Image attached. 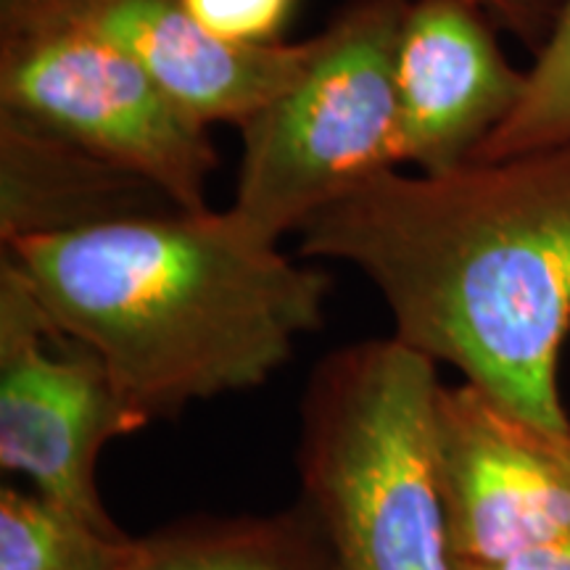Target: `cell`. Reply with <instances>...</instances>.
<instances>
[{"instance_id":"10","label":"cell","mask_w":570,"mask_h":570,"mask_svg":"<svg viewBox=\"0 0 570 570\" xmlns=\"http://www.w3.org/2000/svg\"><path fill=\"white\" fill-rule=\"evenodd\" d=\"M173 209L142 177L0 109V246Z\"/></svg>"},{"instance_id":"11","label":"cell","mask_w":570,"mask_h":570,"mask_svg":"<svg viewBox=\"0 0 570 570\" xmlns=\"http://www.w3.org/2000/svg\"><path fill=\"white\" fill-rule=\"evenodd\" d=\"M119 570H336L315 518L296 504L267 515L190 518L132 539Z\"/></svg>"},{"instance_id":"7","label":"cell","mask_w":570,"mask_h":570,"mask_svg":"<svg viewBox=\"0 0 570 570\" xmlns=\"http://www.w3.org/2000/svg\"><path fill=\"white\" fill-rule=\"evenodd\" d=\"M433 449L454 562L502 560L570 533V433L473 383H441Z\"/></svg>"},{"instance_id":"9","label":"cell","mask_w":570,"mask_h":570,"mask_svg":"<svg viewBox=\"0 0 570 570\" xmlns=\"http://www.w3.org/2000/svg\"><path fill=\"white\" fill-rule=\"evenodd\" d=\"M69 21L90 27L127 56L198 125L244 127L294 85L315 35L238 46L206 32L183 0H88Z\"/></svg>"},{"instance_id":"17","label":"cell","mask_w":570,"mask_h":570,"mask_svg":"<svg viewBox=\"0 0 570 570\" xmlns=\"http://www.w3.org/2000/svg\"><path fill=\"white\" fill-rule=\"evenodd\" d=\"M458 570H570V533L547 544L529 547L502 560L458 562Z\"/></svg>"},{"instance_id":"1","label":"cell","mask_w":570,"mask_h":570,"mask_svg":"<svg viewBox=\"0 0 570 570\" xmlns=\"http://www.w3.org/2000/svg\"><path fill=\"white\" fill-rule=\"evenodd\" d=\"M302 259L354 267L391 336L523 417L570 433V142L449 173L386 169L306 219Z\"/></svg>"},{"instance_id":"13","label":"cell","mask_w":570,"mask_h":570,"mask_svg":"<svg viewBox=\"0 0 570 570\" xmlns=\"http://www.w3.org/2000/svg\"><path fill=\"white\" fill-rule=\"evenodd\" d=\"M570 142V0H562L550 35L525 69L523 96L475 154L479 161ZM473 159V161H475Z\"/></svg>"},{"instance_id":"8","label":"cell","mask_w":570,"mask_h":570,"mask_svg":"<svg viewBox=\"0 0 570 570\" xmlns=\"http://www.w3.org/2000/svg\"><path fill=\"white\" fill-rule=\"evenodd\" d=\"M468 0H410L396 42L399 164L439 175L473 161L523 96L497 40Z\"/></svg>"},{"instance_id":"2","label":"cell","mask_w":570,"mask_h":570,"mask_svg":"<svg viewBox=\"0 0 570 570\" xmlns=\"http://www.w3.org/2000/svg\"><path fill=\"white\" fill-rule=\"evenodd\" d=\"M0 256L148 423L265 386L325 325L333 294L325 269L285 254L230 206L13 240Z\"/></svg>"},{"instance_id":"4","label":"cell","mask_w":570,"mask_h":570,"mask_svg":"<svg viewBox=\"0 0 570 570\" xmlns=\"http://www.w3.org/2000/svg\"><path fill=\"white\" fill-rule=\"evenodd\" d=\"M410 0H346L283 96L240 127L230 209L281 240L399 164L396 42Z\"/></svg>"},{"instance_id":"14","label":"cell","mask_w":570,"mask_h":570,"mask_svg":"<svg viewBox=\"0 0 570 570\" xmlns=\"http://www.w3.org/2000/svg\"><path fill=\"white\" fill-rule=\"evenodd\" d=\"M206 32L238 46L281 42L296 0H183Z\"/></svg>"},{"instance_id":"16","label":"cell","mask_w":570,"mask_h":570,"mask_svg":"<svg viewBox=\"0 0 570 570\" xmlns=\"http://www.w3.org/2000/svg\"><path fill=\"white\" fill-rule=\"evenodd\" d=\"M88 0H0V35L69 21Z\"/></svg>"},{"instance_id":"15","label":"cell","mask_w":570,"mask_h":570,"mask_svg":"<svg viewBox=\"0 0 570 570\" xmlns=\"http://www.w3.org/2000/svg\"><path fill=\"white\" fill-rule=\"evenodd\" d=\"M494 21L499 30L510 32L525 48L539 51L550 35L562 0H468Z\"/></svg>"},{"instance_id":"6","label":"cell","mask_w":570,"mask_h":570,"mask_svg":"<svg viewBox=\"0 0 570 570\" xmlns=\"http://www.w3.org/2000/svg\"><path fill=\"white\" fill-rule=\"evenodd\" d=\"M148 425L96 352L56 331L32 288L0 256V468L106 533L98 462Z\"/></svg>"},{"instance_id":"5","label":"cell","mask_w":570,"mask_h":570,"mask_svg":"<svg viewBox=\"0 0 570 570\" xmlns=\"http://www.w3.org/2000/svg\"><path fill=\"white\" fill-rule=\"evenodd\" d=\"M0 109L142 177L177 209H209L219 164L209 127L80 21L0 35Z\"/></svg>"},{"instance_id":"3","label":"cell","mask_w":570,"mask_h":570,"mask_svg":"<svg viewBox=\"0 0 570 570\" xmlns=\"http://www.w3.org/2000/svg\"><path fill=\"white\" fill-rule=\"evenodd\" d=\"M439 365L394 336L325 354L298 407V502L336 570H458L433 449Z\"/></svg>"},{"instance_id":"12","label":"cell","mask_w":570,"mask_h":570,"mask_svg":"<svg viewBox=\"0 0 570 570\" xmlns=\"http://www.w3.org/2000/svg\"><path fill=\"white\" fill-rule=\"evenodd\" d=\"M130 544L40 491L0 489V570H119Z\"/></svg>"}]
</instances>
